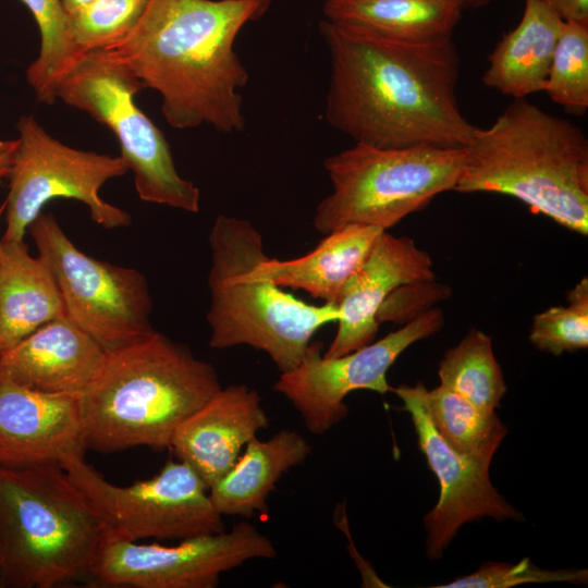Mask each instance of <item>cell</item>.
Here are the masks:
<instances>
[{"instance_id":"cell-18","label":"cell","mask_w":588,"mask_h":588,"mask_svg":"<svg viewBox=\"0 0 588 588\" xmlns=\"http://www.w3.org/2000/svg\"><path fill=\"white\" fill-rule=\"evenodd\" d=\"M108 352L71 320H52L0 354V379L47 393H83Z\"/></svg>"},{"instance_id":"cell-22","label":"cell","mask_w":588,"mask_h":588,"mask_svg":"<svg viewBox=\"0 0 588 588\" xmlns=\"http://www.w3.org/2000/svg\"><path fill=\"white\" fill-rule=\"evenodd\" d=\"M57 283L24 240L2 242L0 249V354L41 326L65 318Z\"/></svg>"},{"instance_id":"cell-29","label":"cell","mask_w":588,"mask_h":588,"mask_svg":"<svg viewBox=\"0 0 588 588\" xmlns=\"http://www.w3.org/2000/svg\"><path fill=\"white\" fill-rule=\"evenodd\" d=\"M148 0H96L69 14V33L79 56L101 49L126 35Z\"/></svg>"},{"instance_id":"cell-3","label":"cell","mask_w":588,"mask_h":588,"mask_svg":"<svg viewBox=\"0 0 588 588\" xmlns=\"http://www.w3.org/2000/svg\"><path fill=\"white\" fill-rule=\"evenodd\" d=\"M453 191L512 196L587 235V136L572 121L516 98L491 125L476 128Z\"/></svg>"},{"instance_id":"cell-6","label":"cell","mask_w":588,"mask_h":588,"mask_svg":"<svg viewBox=\"0 0 588 588\" xmlns=\"http://www.w3.org/2000/svg\"><path fill=\"white\" fill-rule=\"evenodd\" d=\"M209 345H238L262 351L281 371L294 368L306 355L314 334L336 322L335 305L308 304L250 269L268 257L261 233L242 218L219 215L209 233Z\"/></svg>"},{"instance_id":"cell-30","label":"cell","mask_w":588,"mask_h":588,"mask_svg":"<svg viewBox=\"0 0 588 588\" xmlns=\"http://www.w3.org/2000/svg\"><path fill=\"white\" fill-rule=\"evenodd\" d=\"M587 580V569H546L525 558L516 564H483L476 572L437 588H510L522 584L554 581L583 585Z\"/></svg>"},{"instance_id":"cell-5","label":"cell","mask_w":588,"mask_h":588,"mask_svg":"<svg viewBox=\"0 0 588 588\" xmlns=\"http://www.w3.org/2000/svg\"><path fill=\"white\" fill-rule=\"evenodd\" d=\"M107 531L62 466H0L1 587L56 588L89 579Z\"/></svg>"},{"instance_id":"cell-13","label":"cell","mask_w":588,"mask_h":588,"mask_svg":"<svg viewBox=\"0 0 588 588\" xmlns=\"http://www.w3.org/2000/svg\"><path fill=\"white\" fill-rule=\"evenodd\" d=\"M443 324L442 310L432 307L401 329L345 355L324 357L321 345L311 342L298 365L281 371L273 389L298 412L309 432L322 434L346 417L344 400L351 392L391 391L389 368L407 347L433 335Z\"/></svg>"},{"instance_id":"cell-25","label":"cell","mask_w":588,"mask_h":588,"mask_svg":"<svg viewBox=\"0 0 588 588\" xmlns=\"http://www.w3.org/2000/svg\"><path fill=\"white\" fill-rule=\"evenodd\" d=\"M438 375L440 385L486 412H495L506 393L491 338L475 328L444 354Z\"/></svg>"},{"instance_id":"cell-7","label":"cell","mask_w":588,"mask_h":588,"mask_svg":"<svg viewBox=\"0 0 588 588\" xmlns=\"http://www.w3.org/2000/svg\"><path fill=\"white\" fill-rule=\"evenodd\" d=\"M466 148H381L355 144L326 158L332 192L317 206L314 228L328 234L346 225L388 230L453 191Z\"/></svg>"},{"instance_id":"cell-33","label":"cell","mask_w":588,"mask_h":588,"mask_svg":"<svg viewBox=\"0 0 588 588\" xmlns=\"http://www.w3.org/2000/svg\"><path fill=\"white\" fill-rule=\"evenodd\" d=\"M17 139L0 140V180L8 176L13 163Z\"/></svg>"},{"instance_id":"cell-11","label":"cell","mask_w":588,"mask_h":588,"mask_svg":"<svg viewBox=\"0 0 588 588\" xmlns=\"http://www.w3.org/2000/svg\"><path fill=\"white\" fill-rule=\"evenodd\" d=\"M62 467L102 517L111 536L175 540L225 530L209 490L185 463L169 460L158 474L130 486L109 482L84 456Z\"/></svg>"},{"instance_id":"cell-24","label":"cell","mask_w":588,"mask_h":588,"mask_svg":"<svg viewBox=\"0 0 588 588\" xmlns=\"http://www.w3.org/2000/svg\"><path fill=\"white\" fill-rule=\"evenodd\" d=\"M433 426L456 452L482 463L491 460L507 429L495 412H486L442 385L427 390L415 384Z\"/></svg>"},{"instance_id":"cell-35","label":"cell","mask_w":588,"mask_h":588,"mask_svg":"<svg viewBox=\"0 0 588 588\" xmlns=\"http://www.w3.org/2000/svg\"><path fill=\"white\" fill-rule=\"evenodd\" d=\"M96 0H61V3L68 14H71Z\"/></svg>"},{"instance_id":"cell-23","label":"cell","mask_w":588,"mask_h":588,"mask_svg":"<svg viewBox=\"0 0 588 588\" xmlns=\"http://www.w3.org/2000/svg\"><path fill=\"white\" fill-rule=\"evenodd\" d=\"M463 11L442 0H327L324 20L405 42L453 39Z\"/></svg>"},{"instance_id":"cell-26","label":"cell","mask_w":588,"mask_h":588,"mask_svg":"<svg viewBox=\"0 0 588 588\" xmlns=\"http://www.w3.org/2000/svg\"><path fill=\"white\" fill-rule=\"evenodd\" d=\"M33 14L39 33L38 57L26 71L28 84L39 102L53 103L56 89L79 57L69 33V14L61 0H21Z\"/></svg>"},{"instance_id":"cell-27","label":"cell","mask_w":588,"mask_h":588,"mask_svg":"<svg viewBox=\"0 0 588 588\" xmlns=\"http://www.w3.org/2000/svg\"><path fill=\"white\" fill-rule=\"evenodd\" d=\"M543 93L566 112L588 109V24L564 21Z\"/></svg>"},{"instance_id":"cell-21","label":"cell","mask_w":588,"mask_h":588,"mask_svg":"<svg viewBox=\"0 0 588 588\" xmlns=\"http://www.w3.org/2000/svg\"><path fill=\"white\" fill-rule=\"evenodd\" d=\"M311 445L297 431L282 429L268 440L252 439L233 467L209 488L222 516H267V499L283 474L305 462Z\"/></svg>"},{"instance_id":"cell-8","label":"cell","mask_w":588,"mask_h":588,"mask_svg":"<svg viewBox=\"0 0 588 588\" xmlns=\"http://www.w3.org/2000/svg\"><path fill=\"white\" fill-rule=\"evenodd\" d=\"M143 88L125 68L89 51L61 78L56 99L87 112L114 133L142 200L196 213L198 187L177 173L163 133L135 103Z\"/></svg>"},{"instance_id":"cell-12","label":"cell","mask_w":588,"mask_h":588,"mask_svg":"<svg viewBox=\"0 0 588 588\" xmlns=\"http://www.w3.org/2000/svg\"><path fill=\"white\" fill-rule=\"evenodd\" d=\"M272 541L248 522L176 544L143 543L108 531L90 569L98 587L215 588L223 573L256 559H273Z\"/></svg>"},{"instance_id":"cell-36","label":"cell","mask_w":588,"mask_h":588,"mask_svg":"<svg viewBox=\"0 0 588 588\" xmlns=\"http://www.w3.org/2000/svg\"><path fill=\"white\" fill-rule=\"evenodd\" d=\"M4 208H5V206H4V203H3V204L0 206V219H1V217H2V213L4 212ZM0 249H1V238H0Z\"/></svg>"},{"instance_id":"cell-31","label":"cell","mask_w":588,"mask_h":588,"mask_svg":"<svg viewBox=\"0 0 588 588\" xmlns=\"http://www.w3.org/2000/svg\"><path fill=\"white\" fill-rule=\"evenodd\" d=\"M450 289L436 280L416 281L395 289L378 313V322L407 323L450 296Z\"/></svg>"},{"instance_id":"cell-4","label":"cell","mask_w":588,"mask_h":588,"mask_svg":"<svg viewBox=\"0 0 588 588\" xmlns=\"http://www.w3.org/2000/svg\"><path fill=\"white\" fill-rule=\"evenodd\" d=\"M221 388L210 363L156 331L108 353L82 393L86 446L102 453L170 449L179 426Z\"/></svg>"},{"instance_id":"cell-1","label":"cell","mask_w":588,"mask_h":588,"mask_svg":"<svg viewBox=\"0 0 588 588\" xmlns=\"http://www.w3.org/2000/svg\"><path fill=\"white\" fill-rule=\"evenodd\" d=\"M330 56L324 118L355 144L381 148H466L477 126L462 113L460 57L453 39L405 42L327 20Z\"/></svg>"},{"instance_id":"cell-16","label":"cell","mask_w":588,"mask_h":588,"mask_svg":"<svg viewBox=\"0 0 588 588\" xmlns=\"http://www.w3.org/2000/svg\"><path fill=\"white\" fill-rule=\"evenodd\" d=\"M432 265L428 252L412 238L381 232L340 295L338 331L323 356L338 357L371 343L389 295L406 283L436 280Z\"/></svg>"},{"instance_id":"cell-19","label":"cell","mask_w":588,"mask_h":588,"mask_svg":"<svg viewBox=\"0 0 588 588\" xmlns=\"http://www.w3.org/2000/svg\"><path fill=\"white\" fill-rule=\"evenodd\" d=\"M383 231L378 226L346 225L326 234L302 257L285 260L266 257L249 272L279 286L304 290L311 297L336 306L345 284Z\"/></svg>"},{"instance_id":"cell-17","label":"cell","mask_w":588,"mask_h":588,"mask_svg":"<svg viewBox=\"0 0 588 588\" xmlns=\"http://www.w3.org/2000/svg\"><path fill=\"white\" fill-rule=\"evenodd\" d=\"M268 426L258 392L246 384H231L179 426L170 449L209 490L233 467L243 448Z\"/></svg>"},{"instance_id":"cell-10","label":"cell","mask_w":588,"mask_h":588,"mask_svg":"<svg viewBox=\"0 0 588 588\" xmlns=\"http://www.w3.org/2000/svg\"><path fill=\"white\" fill-rule=\"evenodd\" d=\"M17 147L4 201L2 242L24 240L29 224L54 198L76 199L87 206L90 219L105 229L128 226L131 216L101 198L102 185L127 172L122 158L72 148L49 135L32 115L17 122Z\"/></svg>"},{"instance_id":"cell-15","label":"cell","mask_w":588,"mask_h":588,"mask_svg":"<svg viewBox=\"0 0 588 588\" xmlns=\"http://www.w3.org/2000/svg\"><path fill=\"white\" fill-rule=\"evenodd\" d=\"M87 449L82 393H47L0 379V466L60 465Z\"/></svg>"},{"instance_id":"cell-32","label":"cell","mask_w":588,"mask_h":588,"mask_svg":"<svg viewBox=\"0 0 588 588\" xmlns=\"http://www.w3.org/2000/svg\"><path fill=\"white\" fill-rule=\"evenodd\" d=\"M549 7L564 21L588 24V0H537Z\"/></svg>"},{"instance_id":"cell-9","label":"cell","mask_w":588,"mask_h":588,"mask_svg":"<svg viewBox=\"0 0 588 588\" xmlns=\"http://www.w3.org/2000/svg\"><path fill=\"white\" fill-rule=\"evenodd\" d=\"M27 231L57 283L66 318L108 353L156 332L152 298L140 271L83 253L50 212L41 211Z\"/></svg>"},{"instance_id":"cell-2","label":"cell","mask_w":588,"mask_h":588,"mask_svg":"<svg viewBox=\"0 0 588 588\" xmlns=\"http://www.w3.org/2000/svg\"><path fill=\"white\" fill-rule=\"evenodd\" d=\"M271 0H148L134 27L94 50L158 91L168 124H209L225 134L245 127L248 72L234 50L242 28L260 19Z\"/></svg>"},{"instance_id":"cell-20","label":"cell","mask_w":588,"mask_h":588,"mask_svg":"<svg viewBox=\"0 0 588 588\" xmlns=\"http://www.w3.org/2000/svg\"><path fill=\"white\" fill-rule=\"evenodd\" d=\"M563 23L549 7L525 0L519 23L488 56L483 84L514 99L542 93Z\"/></svg>"},{"instance_id":"cell-37","label":"cell","mask_w":588,"mask_h":588,"mask_svg":"<svg viewBox=\"0 0 588 588\" xmlns=\"http://www.w3.org/2000/svg\"><path fill=\"white\" fill-rule=\"evenodd\" d=\"M0 587H1V577H0Z\"/></svg>"},{"instance_id":"cell-28","label":"cell","mask_w":588,"mask_h":588,"mask_svg":"<svg viewBox=\"0 0 588 588\" xmlns=\"http://www.w3.org/2000/svg\"><path fill=\"white\" fill-rule=\"evenodd\" d=\"M566 306H553L534 316L529 341L538 350L560 356L588 346V279L566 294Z\"/></svg>"},{"instance_id":"cell-34","label":"cell","mask_w":588,"mask_h":588,"mask_svg":"<svg viewBox=\"0 0 588 588\" xmlns=\"http://www.w3.org/2000/svg\"><path fill=\"white\" fill-rule=\"evenodd\" d=\"M461 11L468 10V9H478L486 7L490 3V0H442Z\"/></svg>"},{"instance_id":"cell-14","label":"cell","mask_w":588,"mask_h":588,"mask_svg":"<svg viewBox=\"0 0 588 588\" xmlns=\"http://www.w3.org/2000/svg\"><path fill=\"white\" fill-rule=\"evenodd\" d=\"M391 392L403 401L402 409L411 415L419 448L440 485L439 500L424 519L428 559H440L458 529L468 522L481 517L500 522L524 519L522 513L494 489L489 475L490 464L456 452L440 436L415 385L391 387Z\"/></svg>"}]
</instances>
